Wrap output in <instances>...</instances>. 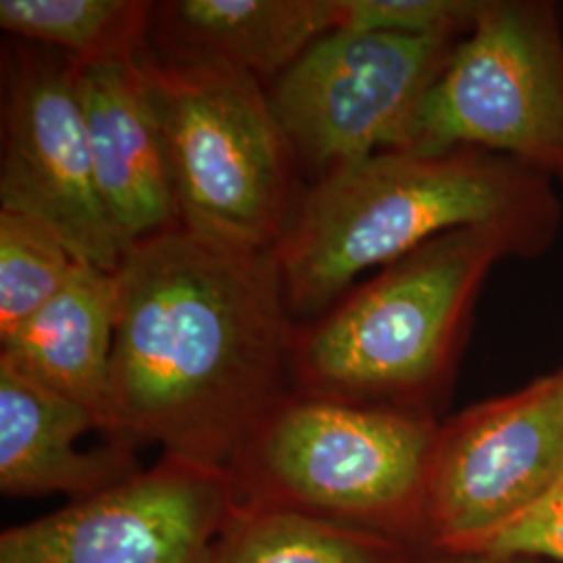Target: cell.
I'll return each instance as SVG.
<instances>
[{
  "label": "cell",
  "mask_w": 563,
  "mask_h": 563,
  "mask_svg": "<svg viewBox=\"0 0 563 563\" xmlns=\"http://www.w3.org/2000/svg\"><path fill=\"white\" fill-rule=\"evenodd\" d=\"M109 437L228 470L295 395L292 320L274 251L246 253L174 225L113 274Z\"/></svg>",
  "instance_id": "1"
},
{
  "label": "cell",
  "mask_w": 563,
  "mask_h": 563,
  "mask_svg": "<svg viewBox=\"0 0 563 563\" xmlns=\"http://www.w3.org/2000/svg\"><path fill=\"white\" fill-rule=\"evenodd\" d=\"M460 228H495L523 262L558 242L555 181L483 148L386 151L341 167L297 197L274 249L295 322H311L357 278Z\"/></svg>",
  "instance_id": "2"
},
{
  "label": "cell",
  "mask_w": 563,
  "mask_h": 563,
  "mask_svg": "<svg viewBox=\"0 0 563 563\" xmlns=\"http://www.w3.org/2000/svg\"><path fill=\"white\" fill-rule=\"evenodd\" d=\"M522 260L495 228L441 234L299 323L295 393L432 416L453 378L484 282Z\"/></svg>",
  "instance_id": "3"
},
{
  "label": "cell",
  "mask_w": 563,
  "mask_h": 563,
  "mask_svg": "<svg viewBox=\"0 0 563 563\" xmlns=\"http://www.w3.org/2000/svg\"><path fill=\"white\" fill-rule=\"evenodd\" d=\"M439 423L383 405L290 395L228 472L241 505L282 507L423 547Z\"/></svg>",
  "instance_id": "4"
},
{
  "label": "cell",
  "mask_w": 563,
  "mask_h": 563,
  "mask_svg": "<svg viewBox=\"0 0 563 563\" xmlns=\"http://www.w3.org/2000/svg\"><path fill=\"white\" fill-rule=\"evenodd\" d=\"M141 63L162 121L181 228L225 249L274 251L297 197L292 151L260 78L144 51Z\"/></svg>",
  "instance_id": "5"
},
{
  "label": "cell",
  "mask_w": 563,
  "mask_h": 563,
  "mask_svg": "<svg viewBox=\"0 0 563 563\" xmlns=\"http://www.w3.org/2000/svg\"><path fill=\"white\" fill-rule=\"evenodd\" d=\"M483 148L563 181V21L551 0H486L423 102L409 151Z\"/></svg>",
  "instance_id": "6"
},
{
  "label": "cell",
  "mask_w": 563,
  "mask_h": 563,
  "mask_svg": "<svg viewBox=\"0 0 563 563\" xmlns=\"http://www.w3.org/2000/svg\"><path fill=\"white\" fill-rule=\"evenodd\" d=\"M455 46L353 27L328 32L267 92L292 155L320 180L372 155L409 151Z\"/></svg>",
  "instance_id": "7"
},
{
  "label": "cell",
  "mask_w": 563,
  "mask_h": 563,
  "mask_svg": "<svg viewBox=\"0 0 563 563\" xmlns=\"http://www.w3.org/2000/svg\"><path fill=\"white\" fill-rule=\"evenodd\" d=\"M563 474V365L439 423L423 486V547L481 551Z\"/></svg>",
  "instance_id": "8"
},
{
  "label": "cell",
  "mask_w": 563,
  "mask_h": 563,
  "mask_svg": "<svg viewBox=\"0 0 563 563\" xmlns=\"http://www.w3.org/2000/svg\"><path fill=\"white\" fill-rule=\"evenodd\" d=\"M0 205L46 225L78 262L120 269L128 244L95 176L78 63L53 48H4Z\"/></svg>",
  "instance_id": "9"
},
{
  "label": "cell",
  "mask_w": 563,
  "mask_h": 563,
  "mask_svg": "<svg viewBox=\"0 0 563 563\" xmlns=\"http://www.w3.org/2000/svg\"><path fill=\"white\" fill-rule=\"evenodd\" d=\"M241 507L222 467L165 455L0 534V563H213Z\"/></svg>",
  "instance_id": "10"
},
{
  "label": "cell",
  "mask_w": 563,
  "mask_h": 563,
  "mask_svg": "<svg viewBox=\"0 0 563 563\" xmlns=\"http://www.w3.org/2000/svg\"><path fill=\"white\" fill-rule=\"evenodd\" d=\"M78 92L102 201L128 249L180 225L167 144L141 53L78 63Z\"/></svg>",
  "instance_id": "11"
},
{
  "label": "cell",
  "mask_w": 563,
  "mask_h": 563,
  "mask_svg": "<svg viewBox=\"0 0 563 563\" xmlns=\"http://www.w3.org/2000/svg\"><path fill=\"white\" fill-rule=\"evenodd\" d=\"M102 430L80 402L60 397L0 363V490L4 497L69 495L71 501L121 483L142 467L134 444L111 439L78 446Z\"/></svg>",
  "instance_id": "12"
},
{
  "label": "cell",
  "mask_w": 563,
  "mask_h": 563,
  "mask_svg": "<svg viewBox=\"0 0 563 563\" xmlns=\"http://www.w3.org/2000/svg\"><path fill=\"white\" fill-rule=\"evenodd\" d=\"M336 27V0H172L155 2L142 51L278 78Z\"/></svg>",
  "instance_id": "13"
},
{
  "label": "cell",
  "mask_w": 563,
  "mask_h": 563,
  "mask_svg": "<svg viewBox=\"0 0 563 563\" xmlns=\"http://www.w3.org/2000/svg\"><path fill=\"white\" fill-rule=\"evenodd\" d=\"M115 309V278L80 263L55 299L0 341V363L80 402L109 432Z\"/></svg>",
  "instance_id": "14"
},
{
  "label": "cell",
  "mask_w": 563,
  "mask_h": 563,
  "mask_svg": "<svg viewBox=\"0 0 563 563\" xmlns=\"http://www.w3.org/2000/svg\"><path fill=\"white\" fill-rule=\"evenodd\" d=\"M416 549L295 509L241 505L213 563H409Z\"/></svg>",
  "instance_id": "15"
},
{
  "label": "cell",
  "mask_w": 563,
  "mask_h": 563,
  "mask_svg": "<svg viewBox=\"0 0 563 563\" xmlns=\"http://www.w3.org/2000/svg\"><path fill=\"white\" fill-rule=\"evenodd\" d=\"M153 11L141 0H0V27L92 63L142 53Z\"/></svg>",
  "instance_id": "16"
},
{
  "label": "cell",
  "mask_w": 563,
  "mask_h": 563,
  "mask_svg": "<svg viewBox=\"0 0 563 563\" xmlns=\"http://www.w3.org/2000/svg\"><path fill=\"white\" fill-rule=\"evenodd\" d=\"M80 263L46 225L0 209V341L55 299Z\"/></svg>",
  "instance_id": "17"
},
{
  "label": "cell",
  "mask_w": 563,
  "mask_h": 563,
  "mask_svg": "<svg viewBox=\"0 0 563 563\" xmlns=\"http://www.w3.org/2000/svg\"><path fill=\"white\" fill-rule=\"evenodd\" d=\"M339 27L460 42L486 0H336Z\"/></svg>",
  "instance_id": "18"
},
{
  "label": "cell",
  "mask_w": 563,
  "mask_h": 563,
  "mask_svg": "<svg viewBox=\"0 0 563 563\" xmlns=\"http://www.w3.org/2000/svg\"><path fill=\"white\" fill-rule=\"evenodd\" d=\"M481 551L514 553L563 563V474L543 501L507 523Z\"/></svg>",
  "instance_id": "19"
},
{
  "label": "cell",
  "mask_w": 563,
  "mask_h": 563,
  "mask_svg": "<svg viewBox=\"0 0 563 563\" xmlns=\"http://www.w3.org/2000/svg\"><path fill=\"white\" fill-rule=\"evenodd\" d=\"M409 563H551L541 558L514 555V553H488V551H441L420 547Z\"/></svg>",
  "instance_id": "20"
}]
</instances>
